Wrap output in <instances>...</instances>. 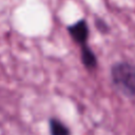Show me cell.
<instances>
[{"instance_id": "1", "label": "cell", "mask_w": 135, "mask_h": 135, "mask_svg": "<svg viewBox=\"0 0 135 135\" xmlns=\"http://www.w3.org/2000/svg\"><path fill=\"white\" fill-rule=\"evenodd\" d=\"M111 78L123 95L135 96V65L128 61H119L111 68Z\"/></svg>"}, {"instance_id": "2", "label": "cell", "mask_w": 135, "mask_h": 135, "mask_svg": "<svg viewBox=\"0 0 135 135\" xmlns=\"http://www.w3.org/2000/svg\"><path fill=\"white\" fill-rule=\"evenodd\" d=\"M68 31H69L70 36L73 38V40L76 43H78L80 46L86 44V40L89 37V27H88L85 20L81 19L69 25Z\"/></svg>"}, {"instance_id": "3", "label": "cell", "mask_w": 135, "mask_h": 135, "mask_svg": "<svg viewBox=\"0 0 135 135\" xmlns=\"http://www.w3.org/2000/svg\"><path fill=\"white\" fill-rule=\"evenodd\" d=\"M80 56H81L82 64L88 70H94L97 66V58H96L94 52L92 51V49L88 44H84L81 46Z\"/></svg>"}, {"instance_id": "4", "label": "cell", "mask_w": 135, "mask_h": 135, "mask_svg": "<svg viewBox=\"0 0 135 135\" xmlns=\"http://www.w3.org/2000/svg\"><path fill=\"white\" fill-rule=\"evenodd\" d=\"M50 132L51 135H70L68 127L56 118L50 120Z\"/></svg>"}, {"instance_id": "5", "label": "cell", "mask_w": 135, "mask_h": 135, "mask_svg": "<svg viewBox=\"0 0 135 135\" xmlns=\"http://www.w3.org/2000/svg\"><path fill=\"white\" fill-rule=\"evenodd\" d=\"M95 26H96V28H97L100 33H102V34H107V33L109 32V26H108V24H107L105 21H104L103 19H101V18H96V19H95Z\"/></svg>"}]
</instances>
